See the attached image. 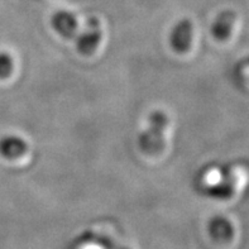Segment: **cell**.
Here are the masks:
<instances>
[{
  "label": "cell",
  "instance_id": "obj_1",
  "mask_svg": "<svg viewBox=\"0 0 249 249\" xmlns=\"http://www.w3.org/2000/svg\"><path fill=\"white\" fill-rule=\"evenodd\" d=\"M170 125V118L164 111L156 110L149 115L148 126L138 138L139 147L147 155H157L164 149L166 132Z\"/></svg>",
  "mask_w": 249,
  "mask_h": 249
},
{
  "label": "cell",
  "instance_id": "obj_2",
  "mask_svg": "<svg viewBox=\"0 0 249 249\" xmlns=\"http://www.w3.org/2000/svg\"><path fill=\"white\" fill-rule=\"evenodd\" d=\"M76 48L81 54L90 56L98 50L99 44L103 41V28L96 18H90L86 25L82 28L80 35L75 37Z\"/></svg>",
  "mask_w": 249,
  "mask_h": 249
},
{
  "label": "cell",
  "instance_id": "obj_3",
  "mask_svg": "<svg viewBox=\"0 0 249 249\" xmlns=\"http://www.w3.org/2000/svg\"><path fill=\"white\" fill-rule=\"evenodd\" d=\"M194 42V24L190 19H181L171 31L170 44L177 53H185Z\"/></svg>",
  "mask_w": 249,
  "mask_h": 249
},
{
  "label": "cell",
  "instance_id": "obj_4",
  "mask_svg": "<svg viewBox=\"0 0 249 249\" xmlns=\"http://www.w3.org/2000/svg\"><path fill=\"white\" fill-rule=\"evenodd\" d=\"M52 27L54 31L66 39H75L79 32V20L75 13L70 10H60L52 17Z\"/></svg>",
  "mask_w": 249,
  "mask_h": 249
},
{
  "label": "cell",
  "instance_id": "obj_5",
  "mask_svg": "<svg viewBox=\"0 0 249 249\" xmlns=\"http://www.w3.org/2000/svg\"><path fill=\"white\" fill-rule=\"evenodd\" d=\"M28 151V144L18 136H5L0 139V155L6 160H18Z\"/></svg>",
  "mask_w": 249,
  "mask_h": 249
},
{
  "label": "cell",
  "instance_id": "obj_6",
  "mask_svg": "<svg viewBox=\"0 0 249 249\" xmlns=\"http://www.w3.org/2000/svg\"><path fill=\"white\" fill-rule=\"evenodd\" d=\"M235 22H237V14L233 10L221 12L212 25L213 36L219 41H224L231 35Z\"/></svg>",
  "mask_w": 249,
  "mask_h": 249
},
{
  "label": "cell",
  "instance_id": "obj_7",
  "mask_svg": "<svg viewBox=\"0 0 249 249\" xmlns=\"http://www.w3.org/2000/svg\"><path fill=\"white\" fill-rule=\"evenodd\" d=\"M209 231L212 234V237L216 240H228L233 235L231 223L221 216H216L210 221Z\"/></svg>",
  "mask_w": 249,
  "mask_h": 249
},
{
  "label": "cell",
  "instance_id": "obj_8",
  "mask_svg": "<svg viewBox=\"0 0 249 249\" xmlns=\"http://www.w3.org/2000/svg\"><path fill=\"white\" fill-rule=\"evenodd\" d=\"M14 71V58L8 52H0V79H8Z\"/></svg>",
  "mask_w": 249,
  "mask_h": 249
},
{
  "label": "cell",
  "instance_id": "obj_9",
  "mask_svg": "<svg viewBox=\"0 0 249 249\" xmlns=\"http://www.w3.org/2000/svg\"><path fill=\"white\" fill-rule=\"evenodd\" d=\"M85 238L88 240H94L96 244H100V246L105 247L107 249H123L122 247H119L118 244H115L113 240L107 239V238L103 237V235H99V234H91V233H88L85 234Z\"/></svg>",
  "mask_w": 249,
  "mask_h": 249
},
{
  "label": "cell",
  "instance_id": "obj_10",
  "mask_svg": "<svg viewBox=\"0 0 249 249\" xmlns=\"http://www.w3.org/2000/svg\"><path fill=\"white\" fill-rule=\"evenodd\" d=\"M238 69H239L240 75L243 76L244 79H249V57L247 58V60H244L240 62V65Z\"/></svg>",
  "mask_w": 249,
  "mask_h": 249
}]
</instances>
